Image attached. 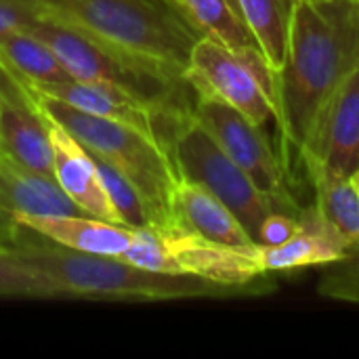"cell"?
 <instances>
[{"label": "cell", "mask_w": 359, "mask_h": 359, "mask_svg": "<svg viewBox=\"0 0 359 359\" xmlns=\"http://www.w3.org/2000/svg\"><path fill=\"white\" fill-rule=\"evenodd\" d=\"M358 65L359 0H299L288 55L276 72L286 145H305L318 111Z\"/></svg>", "instance_id": "cell-1"}, {"label": "cell", "mask_w": 359, "mask_h": 359, "mask_svg": "<svg viewBox=\"0 0 359 359\" xmlns=\"http://www.w3.org/2000/svg\"><path fill=\"white\" fill-rule=\"evenodd\" d=\"M25 227H15L0 240V255L34 269L76 297L105 299H143V301H177V299H223L244 294L240 290L219 286L194 276H172L141 269L120 257L90 255L59 246L42 236L32 240Z\"/></svg>", "instance_id": "cell-2"}, {"label": "cell", "mask_w": 359, "mask_h": 359, "mask_svg": "<svg viewBox=\"0 0 359 359\" xmlns=\"http://www.w3.org/2000/svg\"><path fill=\"white\" fill-rule=\"evenodd\" d=\"M50 17L103 46L185 78L206 36L175 0H40Z\"/></svg>", "instance_id": "cell-3"}, {"label": "cell", "mask_w": 359, "mask_h": 359, "mask_svg": "<svg viewBox=\"0 0 359 359\" xmlns=\"http://www.w3.org/2000/svg\"><path fill=\"white\" fill-rule=\"evenodd\" d=\"M19 86L38 99L57 120H61L65 128H69L93 156L111 164L137 187L154 215V227H168L175 223L170 200L179 175L166 147L158 139L133 126L90 116L72 105L46 99L23 84Z\"/></svg>", "instance_id": "cell-4"}, {"label": "cell", "mask_w": 359, "mask_h": 359, "mask_svg": "<svg viewBox=\"0 0 359 359\" xmlns=\"http://www.w3.org/2000/svg\"><path fill=\"white\" fill-rule=\"evenodd\" d=\"M158 139L166 147L177 175L223 200L257 244L263 219L278 208L252 177L217 143L194 116V109L168 111L160 122Z\"/></svg>", "instance_id": "cell-5"}, {"label": "cell", "mask_w": 359, "mask_h": 359, "mask_svg": "<svg viewBox=\"0 0 359 359\" xmlns=\"http://www.w3.org/2000/svg\"><path fill=\"white\" fill-rule=\"evenodd\" d=\"M185 80L196 95L215 97L259 126L278 124L276 69L259 46L231 48L225 42L202 36L189 57Z\"/></svg>", "instance_id": "cell-6"}, {"label": "cell", "mask_w": 359, "mask_h": 359, "mask_svg": "<svg viewBox=\"0 0 359 359\" xmlns=\"http://www.w3.org/2000/svg\"><path fill=\"white\" fill-rule=\"evenodd\" d=\"M194 116L206 126L217 143L252 177V181L273 200L280 212L301 215V206L288 187V170L284 158L276 151L265 126H259L236 107L206 95H196Z\"/></svg>", "instance_id": "cell-7"}, {"label": "cell", "mask_w": 359, "mask_h": 359, "mask_svg": "<svg viewBox=\"0 0 359 359\" xmlns=\"http://www.w3.org/2000/svg\"><path fill=\"white\" fill-rule=\"evenodd\" d=\"M175 276H194L240 292H263L259 280L265 273L261 246H225L204 240L179 223L160 227Z\"/></svg>", "instance_id": "cell-8"}, {"label": "cell", "mask_w": 359, "mask_h": 359, "mask_svg": "<svg viewBox=\"0 0 359 359\" xmlns=\"http://www.w3.org/2000/svg\"><path fill=\"white\" fill-rule=\"evenodd\" d=\"M299 158L343 177L359 170V65L318 111Z\"/></svg>", "instance_id": "cell-9"}, {"label": "cell", "mask_w": 359, "mask_h": 359, "mask_svg": "<svg viewBox=\"0 0 359 359\" xmlns=\"http://www.w3.org/2000/svg\"><path fill=\"white\" fill-rule=\"evenodd\" d=\"M25 97L29 99L32 107L40 114L44 126H46V133H48V139L53 145V177L57 179L61 189L76 202V206L82 212L103 219V221H109V223L124 225L118 210L114 208V204L109 200L105 183L99 175L95 156L38 99H34L29 93H25Z\"/></svg>", "instance_id": "cell-10"}, {"label": "cell", "mask_w": 359, "mask_h": 359, "mask_svg": "<svg viewBox=\"0 0 359 359\" xmlns=\"http://www.w3.org/2000/svg\"><path fill=\"white\" fill-rule=\"evenodd\" d=\"M15 80V78H13ZM38 95L72 105L80 111H86L90 116L107 118L126 126H133L154 139H158V124L166 111L175 109H164L156 105L154 101L124 88L118 84L109 82H88V80H63V82H48V84H32V82H21L15 80Z\"/></svg>", "instance_id": "cell-11"}, {"label": "cell", "mask_w": 359, "mask_h": 359, "mask_svg": "<svg viewBox=\"0 0 359 359\" xmlns=\"http://www.w3.org/2000/svg\"><path fill=\"white\" fill-rule=\"evenodd\" d=\"M351 255L347 240L318 210L307 206L299 215L297 233L280 246H261V263L265 273L294 271L313 265H332Z\"/></svg>", "instance_id": "cell-12"}, {"label": "cell", "mask_w": 359, "mask_h": 359, "mask_svg": "<svg viewBox=\"0 0 359 359\" xmlns=\"http://www.w3.org/2000/svg\"><path fill=\"white\" fill-rule=\"evenodd\" d=\"M13 225L25 227L59 246L107 257H122L135 240L133 227L90 215H13Z\"/></svg>", "instance_id": "cell-13"}, {"label": "cell", "mask_w": 359, "mask_h": 359, "mask_svg": "<svg viewBox=\"0 0 359 359\" xmlns=\"http://www.w3.org/2000/svg\"><path fill=\"white\" fill-rule=\"evenodd\" d=\"M0 151L53 177V145L46 126L13 78L0 90Z\"/></svg>", "instance_id": "cell-14"}, {"label": "cell", "mask_w": 359, "mask_h": 359, "mask_svg": "<svg viewBox=\"0 0 359 359\" xmlns=\"http://www.w3.org/2000/svg\"><path fill=\"white\" fill-rule=\"evenodd\" d=\"M172 221L187 231L225 246H252L255 240L248 236L240 219L206 187L185 181L179 177L172 200Z\"/></svg>", "instance_id": "cell-15"}, {"label": "cell", "mask_w": 359, "mask_h": 359, "mask_svg": "<svg viewBox=\"0 0 359 359\" xmlns=\"http://www.w3.org/2000/svg\"><path fill=\"white\" fill-rule=\"evenodd\" d=\"M0 67L15 80L32 84L63 82L72 76L53 48L27 29L0 36Z\"/></svg>", "instance_id": "cell-16"}, {"label": "cell", "mask_w": 359, "mask_h": 359, "mask_svg": "<svg viewBox=\"0 0 359 359\" xmlns=\"http://www.w3.org/2000/svg\"><path fill=\"white\" fill-rule=\"evenodd\" d=\"M316 191L318 210L347 240L351 255H359V196L351 177L334 175L318 164L303 162Z\"/></svg>", "instance_id": "cell-17"}, {"label": "cell", "mask_w": 359, "mask_h": 359, "mask_svg": "<svg viewBox=\"0 0 359 359\" xmlns=\"http://www.w3.org/2000/svg\"><path fill=\"white\" fill-rule=\"evenodd\" d=\"M240 17L267 61L278 72L288 55L292 19L299 0H236Z\"/></svg>", "instance_id": "cell-18"}, {"label": "cell", "mask_w": 359, "mask_h": 359, "mask_svg": "<svg viewBox=\"0 0 359 359\" xmlns=\"http://www.w3.org/2000/svg\"><path fill=\"white\" fill-rule=\"evenodd\" d=\"M177 4L206 36H212L231 48L259 46L229 0H177Z\"/></svg>", "instance_id": "cell-19"}, {"label": "cell", "mask_w": 359, "mask_h": 359, "mask_svg": "<svg viewBox=\"0 0 359 359\" xmlns=\"http://www.w3.org/2000/svg\"><path fill=\"white\" fill-rule=\"evenodd\" d=\"M95 162L99 166V175H101V179L105 183L109 200H111L114 208L118 210L122 223L126 227H133V229L154 227L156 225L154 215H151L147 202L143 200V196L137 191V187L122 172H118L111 164L103 162L97 156H95Z\"/></svg>", "instance_id": "cell-20"}, {"label": "cell", "mask_w": 359, "mask_h": 359, "mask_svg": "<svg viewBox=\"0 0 359 359\" xmlns=\"http://www.w3.org/2000/svg\"><path fill=\"white\" fill-rule=\"evenodd\" d=\"M0 297L21 299H74L55 280L27 269L0 255Z\"/></svg>", "instance_id": "cell-21"}, {"label": "cell", "mask_w": 359, "mask_h": 359, "mask_svg": "<svg viewBox=\"0 0 359 359\" xmlns=\"http://www.w3.org/2000/svg\"><path fill=\"white\" fill-rule=\"evenodd\" d=\"M320 294L332 301L359 305V255H349L345 261L328 265L320 282Z\"/></svg>", "instance_id": "cell-22"}, {"label": "cell", "mask_w": 359, "mask_h": 359, "mask_svg": "<svg viewBox=\"0 0 359 359\" xmlns=\"http://www.w3.org/2000/svg\"><path fill=\"white\" fill-rule=\"evenodd\" d=\"M40 17V0H0V36L15 29H27Z\"/></svg>", "instance_id": "cell-23"}, {"label": "cell", "mask_w": 359, "mask_h": 359, "mask_svg": "<svg viewBox=\"0 0 359 359\" xmlns=\"http://www.w3.org/2000/svg\"><path fill=\"white\" fill-rule=\"evenodd\" d=\"M299 229V217H292L288 212L273 210L269 212L257 233V244L259 246H280L286 240H290Z\"/></svg>", "instance_id": "cell-24"}, {"label": "cell", "mask_w": 359, "mask_h": 359, "mask_svg": "<svg viewBox=\"0 0 359 359\" xmlns=\"http://www.w3.org/2000/svg\"><path fill=\"white\" fill-rule=\"evenodd\" d=\"M8 80H11V78H8V74H6V72H4V69L0 67V90H2V86H4V84H6Z\"/></svg>", "instance_id": "cell-25"}, {"label": "cell", "mask_w": 359, "mask_h": 359, "mask_svg": "<svg viewBox=\"0 0 359 359\" xmlns=\"http://www.w3.org/2000/svg\"><path fill=\"white\" fill-rule=\"evenodd\" d=\"M351 181H353V187H355V191H358V196H359V170L351 175Z\"/></svg>", "instance_id": "cell-26"}, {"label": "cell", "mask_w": 359, "mask_h": 359, "mask_svg": "<svg viewBox=\"0 0 359 359\" xmlns=\"http://www.w3.org/2000/svg\"><path fill=\"white\" fill-rule=\"evenodd\" d=\"M229 2H231V6H233V8L238 11V2H236V0H229ZM238 15H240V11H238Z\"/></svg>", "instance_id": "cell-27"}, {"label": "cell", "mask_w": 359, "mask_h": 359, "mask_svg": "<svg viewBox=\"0 0 359 359\" xmlns=\"http://www.w3.org/2000/svg\"><path fill=\"white\" fill-rule=\"evenodd\" d=\"M175 2H177V0H175Z\"/></svg>", "instance_id": "cell-28"}]
</instances>
